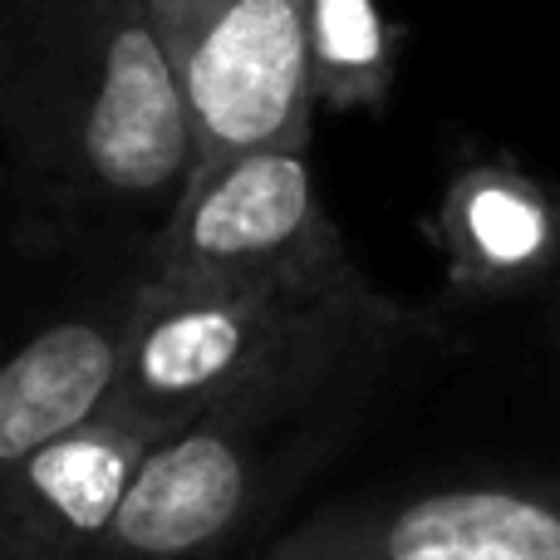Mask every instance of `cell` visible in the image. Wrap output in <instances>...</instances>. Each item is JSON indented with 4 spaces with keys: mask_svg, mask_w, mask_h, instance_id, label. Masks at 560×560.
Listing matches in <instances>:
<instances>
[{
    "mask_svg": "<svg viewBox=\"0 0 560 560\" xmlns=\"http://www.w3.org/2000/svg\"><path fill=\"white\" fill-rule=\"evenodd\" d=\"M128 290L114 305L49 319L5 359L0 369V472L114 408L128 369Z\"/></svg>",
    "mask_w": 560,
    "mask_h": 560,
    "instance_id": "obj_9",
    "label": "cell"
},
{
    "mask_svg": "<svg viewBox=\"0 0 560 560\" xmlns=\"http://www.w3.org/2000/svg\"><path fill=\"white\" fill-rule=\"evenodd\" d=\"M266 560H560V472L345 497L290 526Z\"/></svg>",
    "mask_w": 560,
    "mask_h": 560,
    "instance_id": "obj_6",
    "label": "cell"
},
{
    "mask_svg": "<svg viewBox=\"0 0 560 560\" xmlns=\"http://www.w3.org/2000/svg\"><path fill=\"white\" fill-rule=\"evenodd\" d=\"M428 325L369 276L329 285H212L133 276L128 369L108 413L177 428L226 408L310 418Z\"/></svg>",
    "mask_w": 560,
    "mask_h": 560,
    "instance_id": "obj_2",
    "label": "cell"
},
{
    "mask_svg": "<svg viewBox=\"0 0 560 560\" xmlns=\"http://www.w3.org/2000/svg\"><path fill=\"white\" fill-rule=\"evenodd\" d=\"M197 133V173L310 148V0H143Z\"/></svg>",
    "mask_w": 560,
    "mask_h": 560,
    "instance_id": "obj_3",
    "label": "cell"
},
{
    "mask_svg": "<svg viewBox=\"0 0 560 560\" xmlns=\"http://www.w3.org/2000/svg\"><path fill=\"white\" fill-rule=\"evenodd\" d=\"M398 69L378 0H310V89L325 114H378Z\"/></svg>",
    "mask_w": 560,
    "mask_h": 560,
    "instance_id": "obj_10",
    "label": "cell"
},
{
    "mask_svg": "<svg viewBox=\"0 0 560 560\" xmlns=\"http://www.w3.org/2000/svg\"><path fill=\"white\" fill-rule=\"evenodd\" d=\"M428 242L463 305L560 295V183L516 163H463L447 177Z\"/></svg>",
    "mask_w": 560,
    "mask_h": 560,
    "instance_id": "obj_7",
    "label": "cell"
},
{
    "mask_svg": "<svg viewBox=\"0 0 560 560\" xmlns=\"http://www.w3.org/2000/svg\"><path fill=\"white\" fill-rule=\"evenodd\" d=\"M143 276L212 285H329L364 271L325 212L310 148H261L192 177Z\"/></svg>",
    "mask_w": 560,
    "mask_h": 560,
    "instance_id": "obj_4",
    "label": "cell"
},
{
    "mask_svg": "<svg viewBox=\"0 0 560 560\" xmlns=\"http://www.w3.org/2000/svg\"><path fill=\"white\" fill-rule=\"evenodd\" d=\"M0 133L25 252L133 256L143 276L197 177L192 114L143 0H5Z\"/></svg>",
    "mask_w": 560,
    "mask_h": 560,
    "instance_id": "obj_1",
    "label": "cell"
},
{
    "mask_svg": "<svg viewBox=\"0 0 560 560\" xmlns=\"http://www.w3.org/2000/svg\"><path fill=\"white\" fill-rule=\"evenodd\" d=\"M295 423L226 408L167 433L94 560H226L285 487L290 457L305 447Z\"/></svg>",
    "mask_w": 560,
    "mask_h": 560,
    "instance_id": "obj_5",
    "label": "cell"
},
{
    "mask_svg": "<svg viewBox=\"0 0 560 560\" xmlns=\"http://www.w3.org/2000/svg\"><path fill=\"white\" fill-rule=\"evenodd\" d=\"M167 428L104 413L0 472V560H94Z\"/></svg>",
    "mask_w": 560,
    "mask_h": 560,
    "instance_id": "obj_8",
    "label": "cell"
},
{
    "mask_svg": "<svg viewBox=\"0 0 560 560\" xmlns=\"http://www.w3.org/2000/svg\"><path fill=\"white\" fill-rule=\"evenodd\" d=\"M546 335H551V345H556V354H560V295L546 305Z\"/></svg>",
    "mask_w": 560,
    "mask_h": 560,
    "instance_id": "obj_11",
    "label": "cell"
}]
</instances>
